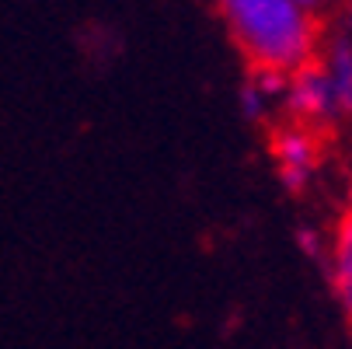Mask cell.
Masks as SVG:
<instances>
[{"label": "cell", "mask_w": 352, "mask_h": 349, "mask_svg": "<svg viewBox=\"0 0 352 349\" xmlns=\"http://www.w3.org/2000/svg\"><path fill=\"white\" fill-rule=\"evenodd\" d=\"M248 81L255 84L269 102H283L286 87H289V74L279 67H248Z\"/></svg>", "instance_id": "cell-6"}, {"label": "cell", "mask_w": 352, "mask_h": 349, "mask_svg": "<svg viewBox=\"0 0 352 349\" xmlns=\"http://www.w3.org/2000/svg\"><path fill=\"white\" fill-rule=\"evenodd\" d=\"M283 105L289 112V123L307 126V129L328 126L338 116V98H335L331 77H328L321 60H311V63H304L300 70L289 74V87H286Z\"/></svg>", "instance_id": "cell-2"}, {"label": "cell", "mask_w": 352, "mask_h": 349, "mask_svg": "<svg viewBox=\"0 0 352 349\" xmlns=\"http://www.w3.org/2000/svg\"><path fill=\"white\" fill-rule=\"evenodd\" d=\"M349 11H352V0H349Z\"/></svg>", "instance_id": "cell-12"}, {"label": "cell", "mask_w": 352, "mask_h": 349, "mask_svg": "<svg viewBox=\"0 0 352 349\" xmlns=\"http://www.w3.org/2000/svg\"><path fill=\"white\" fill-rule=\"evenodd\" d=\"M321 63L331 77V87H335V98H338V112L352 116V35L345 28L331 35L328 53H324Z\"/></svg>", "instance_id": "cell-5"}, {"label": "cell", "mask_w": 352, "mask_h": 349, "mask_svg": "<svg viewBox=\"0 0 352 349\" xmlns=\"http://www.w3.org/2000/svg\"><path fill=\"white\" fill-rule=\"evenodd\" d=\"M345 32H349V35H352V11H349V14H345Z\"/></svg>", "instance_id": "cell-10"}, {"label": "cell", "mask_w": 352, "mask_h": 349, "mask_svg": "<svg viewBox=\"0 0 352 349\" xmlns=\"http://www.w3.org/2000/svg\"><path fill=\"white\" fill-rule=\"evenodd\" d=\"M217 8L248 67L293 74L318 60V18L296 0H217Z\"/></svg>", "instance_id": "cell-1"}, {"label": "cell", "mask_w": 352, "mask_h": 349, "mask_svg": "<svg viewBox=\"0 0 352 349\" xmlns=\"http://www.w3.org/2000/svg\"><path fill=\"white\" fill-rule=\"evenodd\" d=\"M328 4H349V0H328Z\"/></svg>", "instance_id": "cell-11"}, {"label": "cell", "mask_w": 352, "mask_h": 349, "mask_svg": "<svg viewBox=\"0 0 352 349\" xmlns=\"http://www.w3.org/2000/svg\"><path fill=\"white\" fill-rule=\"evenodd\" d=\"M296 244H300V252H304L307 259H314V262H328L324 241H321V234H318L314 227H300V231H296Z\"/></svg>", "instance_id": "cell-8"}, {"label": "cell", "mask_w": 352, "mask_h": 349, "mask_svg": "<svg viewBox=\"0 0 352 349\" xmlns=\"http://www.w3.org/2000/svg\"><path fill=\"white\" fill-rule=\"evenodd\" d=\"M296 4L304 8V11H311V14H318L321 8H328V0H296Z\"/></svg>", "instance_id": "cell-9"}, {"label": "cell", "mask_w": 352, "mask_h": 349, "mask_svg": "<svg viewBox=\"0 0 352 349\" xmlns=\"http://www.w3.org/2000/svg\"><path fill=\"white\" fill-rule=\"evenodd\" d=\"M269 154L276 161V175L279 185L293 195H300L311 185L314 165H318V136L307 126H276L269 136Z\"/></svg>", "instance_id": "cell-3"}, {"label": "cell", "mask_w": 352, "mask_h": 349, "mask_svg": "<svg viewBox=\"0 0 352 349\" xmlns=\"http://www.w3.org/2000/svg\"><path fill=\"white\" fill-rule=\"evenodd\" d=\"M328 279H331V293L342 304V311L352 321V210L338 220L335 227V241L328 252Z\"/></svg>", "instance_id": "cell-4"}, {"label": "cell", "mask_w": 352, "mask_h": 349, "mask_svg": "<svg viewBox=\"0 0 352 349\" xmlns=\"http://www.w3.org/2000/svg\"><path fill=\"white\" fill-rule=\"evenodd\" d=\"M237 109H241V116L248 119V123H262L265 116H269V109H272V102L269 98L251 84L248 77L241 81V87H237Z\"/></svg>", "instance_id": "cell-7"}]
</instances>
